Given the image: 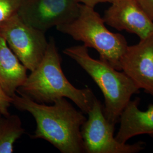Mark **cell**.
<instances>
[{
  "mask_svg": "<svg viewBox=\"0 0 153 153\" xmlns=\"http://www.w3.org/2000/svg\"><path fill=\"white\" fill-rule=\"evenodd\" d=\"M27 69L0 35V85L11 98L27 78Z\"/></svg>",
  "mask_w": 153,
  "mask_h": 153,
  "instance_id": "obj_11",
  "label": "cell"
},
{
  "mask_svg": "<svg viewBox=\"0 0 153 153\" xmlns=\"http://www.w3.org/2000/svg\"><path fill=\"white\" fill-rule=\"evenodd\" d=\"M22 0H0V22L18 13Z\"/></svg>",
  "mask_w": 153,
  "mask_h": 153,
  "instance_id": "obj_13",
  "label": "cell"
},
{
  "mask_svg": "<svg viewBox=\"0 0 153 153\" xmlns=\"http://www.w3.org/2000/svg\"><path fill=\"white\" fill-rule=\"evenodd\" d=\"M53 103H40L21 94L16 95L12 101L17 109L27 111L34 117L36 129L33 138L47 141L61 153H85L81 135V127L87 119L85 114L65 98Z\"/></svg>",
  "mask_w": 153,
  "mask_h": 153,
  "instance_id": "obj_1",
  "label": "cell"
},
{
  "mask_svg": "<svg viewBox=\"0 0 153 153\" xmlns=\"http://www.w3.org/2000/svg\"><path fill=\"white\" fill-rule=\"evenodd\" d=\"M12 101L13 98L6 94L0 85V104L8 109L10 105L12 104Z\"/></svg>",
  "mask_w": 153,
  "mask_h": 153,
  "instance_id": "obj_15",
  "label": "cell"
},
{
  "mask_svg": "<svg viewBox=\"0 0 153 153\" xmlns=\"http://www.w3.org/2000/svg\"><path fill=\"white\" fill-rule=\"evenodd\" d=\"M79 5L76 0H22L18 14L26 23L45 33L75 19Z\"/></svg>",
  "mask_w": 153,
  "mask_h": 153,
  "instance_id": "obj_7",
  "label": "cell"
},
{
  "mask_svg": "<svg viewBox=\"0 0 153 153\" xmlns=\"http://www.w3.org/2000/svg\"><path fill=\"white\" fill-rule=\"evenodd\" d=\"M76 1L80 4L88 6V7H91L93 8H94L95 6L97 5L100 3H105V2L111 3L113 1V0H76Z\"/></svg>",
  "mask_w": 153,
  "mask_h": 153,
  "instance_id": "obj_16",
  "label": "cell"
},
{
  "mask_svg": "<svg viewBox=\"0 0 153 153\" xmlns=\"http://www.w3.org/2000/svg\"><path fill=\"white\" fill-rule=\"evenodd\" d=\"M105 24L103 18L94 8L80 4L76 18L56 28L81 42L88 48L95 49L99 55L100 60L121 71V60L128 44L123 35L111 32Z\"/></svg>",
  "mask_w": 153,
  "mask_h": 153,
  "instance_id": "obj_4",
  "label": "cell"
},
{
  "mask_svg": "<svg viewBox=\"0 0 153 153\" xmlns=\"http://www.w3.org/2000/svg\"><path fill=\"white\" fill-rule=\"evenodd\" d=\"M104 13L105 24L118 31H126L143 39L153 33V22L136 0H113Z\"/></svg>",
  "mask_w": 153,
  "mask_h": 153,
  "instance_id": "obj_9",
  "label": "cell"
},
{
  "mask_svg": "<svg viewBox=\"0 0 153 153\" xmlns=\"http://www.w3.org/2000/svg\"><path fill=\"white\" fill-rule=\"evenodd\" d=\"M87 115L88 118L81 127L85 153H137L145 149L144 142L128 144L116 138L115 125L107 119L103 105L97 98Z\"/></svg>",
  "mask_w": 153,
  "mask_h": 153,
  "instance_id": "obj_6",
  "label": "cell"
},
{
  "mask_svg": "<svg viewBox=\"0 0 153 153\" xmlns=\"http://www.w3.org/2000/svg\"><path fill=\"white\" fill-rule=\"evenodd\" d=\"M25 133L22 122L17 115L0 117V153H12L14 143Z\"/></svg>",
  "mask_w": 153,
  "mask_h": 153,
  "instance_id": "obj_12",
  "label": "cell"
},
{
  "mask_svg": "<svg viewBox=\"0 0 153 153\" xmlns=\"http://www.w3.org/2000/svg\"><path fill=\"white\" fill-rule=\"evenodd\" d=\"M21 87L19 94L26 95L40 103H53L65 98L73 101L80 110L88 114L96 97L89 88H77L65 76L61 58L53 39L48 42L44 57Z\"/></svg>",
  "mask_w": 153,
  "mask_h": 153,
  "instance_id": "obj_2",
  "label": "cell"
},
{
  "mask_svg": "<svg viewBox=\"0 0 153 153\" xmlns=\"http://www.w3.org/2000/svg\"><path fill=\"white\" fill-rule=\"evenodd\" d=\"M142 10L153 22V0H136Z\"/></svg>",
  "mask_w": 153,
  "mask_h": 153,
  "instance_id": "obj_14",
  "label": "cell"
},
{
  "mask_svg": "<svg viewBox=\"0 0 153 153\" xmlns=\"http://www.w3.org/2000/svg\"><path fill=\"white\" fill-rule=\"evenodd\" d=\"M140 99L131 100L120 117V127L116 138L121 143L142 134L153 137V104H149L145 111L139 109Z\"/></svg>",
  "mask_w": 153,
  "mask_h": 153,
  "instance_id": "obj_10",
  "label": "cell"
},
{
  "mask_svg": "<svg viewBox=\"0 0 153 153\" xmlns=\"http://www.w3.org/2000/svg\"><path fill=\"white\" fill-rule=\"evenodd\" d=\"M120 67L137 88L153 96V33L128 46Z\"/></svg>",
  "mask_w": 153,
  "mask_h": 153,
  "instance_id": "obj_8",
  "label": "cell"
},
{
  "mask_svg": "<svg viewBox=\"0 0 153 153\" xmlns=\"http://www.w3.org/2000/svg\"><path fill=\"white\" fill-rule=\"evenodd\" d=\"M63 52L75 61L100 89L104 98V115L116 125L131 97L139 93L140 89L124 71L91 57L88 48L83 45L67 48Z\"/></svg>",
  "mask_w": 153,
  "mask_h": 153,
  "instance_id": "obj_3",
  "label": "cell"
},
{
  "mask_svg": "<svg viewBox=\"0 0 153 153\" xmlns=\"http://www.w3.org/2000/svg\"><path fill=\"white\" fill-rule=\"evenodd\" d=\"M0 35L19 60L31 71L39 65L48 45L44 32L26 23L18 13L0 22Z\"/></svg>",
  "mask_w": 153,
  "mask_h": 153,
  "instance_id": "obj_5",
  "label": "cell"
},
{
  "mask_svg": "<svg viewBox=\"0 0 153 153\" xmlns=\"http://www.w3.org/2000/svg\"><path fill=\"white\" fill-rule=\"evenodd\" d=\"M0 115L5 116H7L10 115L8 111V109L6 108L1 104H0Z\"/></svg>",
  "mask_w": 153,
  "mask_h": 153,
  "instance_id": "obj_17",
  "label": "cell"
}]
</instances>
